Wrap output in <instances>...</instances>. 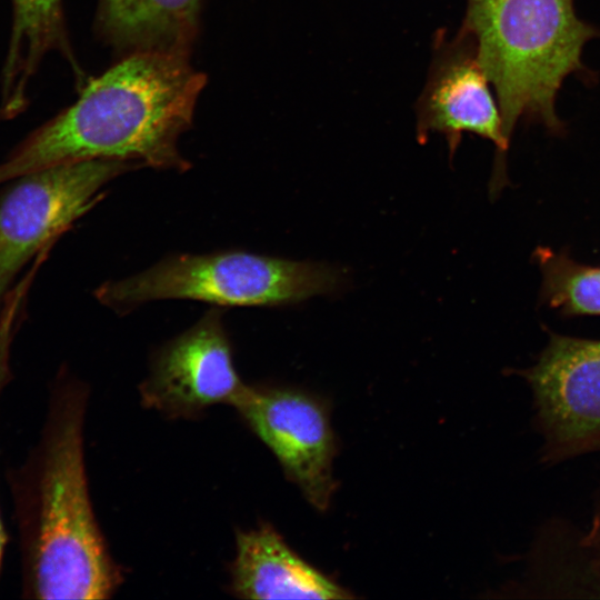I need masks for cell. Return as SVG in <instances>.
Segmentation results:
<instances>
[{
	"label": "cell",
	"mask_w": 600,
	"mask_h": 600,
	"mask_svg": "<svg viewBox=\"0 0 600 600\" xmlns=\"http://www.w3.org/2000/svg\"><path fill=\"white\" fill-rule=\"evenodd\" d=\"M344 282L343 272L329 264L232 251L170 257L141 273L104 282L94 294L118 312L160 299L269 307L334 293Z\"/></svg>",
	"instance_id": "4"
},
{
	"label": "cell",
	"mask_w": 600,
	"mask_h": 600,
	"mask_svg": "<svg viewBox=\"0 0 600 600\" xmlns=\"http://www.w3.org/2000/svg\"><path fill=\"white\" fill-rule=\"evenodd\" d=\"M87 402L83 383L60 377L39 441L8 473L27 599H109L122 580L89 494Z\"/></svg>",
	"instance_id": "1"
},
{
	"label": "cell",
	"mask_w": 600,
	"mask_h": 600,
	"mask_svg": "<svg viewBox=\"0 0 600 600\" xmlns=\"http://www.w3.org/2000/svg\"><path fill=\"white\" fill-rule=\"evenodd\" d=\"M24 294L20 291L11 292L7 299L6 309L0 321V397L10 379L9 354L11 339L14 333L16 319ZM7 544V532L0 513V572Z\"/></svg>",
	"instance_id": "15"
},
{
	"label": "cell",
	"mask_w": 600,
	"mask_h": 600,
	"mask_svg": "<svg viewBox=\"0 0 600 600\" xmlns=\"http://www.w3.org/2000/svg\"><path fill=\"white\" fill-rule=\"evenodd\" d=\"M463 36L467 47L454 44L450 48L439 61L422 97L419 138H426L430 131L444 133L452 157L461 133L469 131L491 140L503 153L509 141L503 133L499 107L474 48L470 49L471 41Z\"/></svg>",
	"instance_id": "9"
},
{
	"label": "cell",
	"mask_w": 600,
	"mask_h": 600,
	"mask_svg": "<svg viewBox=\"0 0 600 600\" xmlns=\"http://www.w3.org/2000/svg\"><path fill=\"white\" fill-rule=\"evenodd\" d=\"M206 81L189 57L159 51L124 54L0 162V183L92 159L184 171L190 162L177 142L192 123Z\"/></svg>",
	"instance_id": "2"
},
{
	"label": "cell",
	"mask_w": 600,
	"mask_h": 600,
	"mask_svg": "<svg viewBox=\"0 0 600 600\" xmlns=\"http://www.w3.org/2000/svg\"><path fill=\"white\" fill-rule=\"evenodd\" d=\"M541 298L564 316H600V267L578 263L566 253L538 248Z\"/></svg>",
	"instance_id": "14"
},
{
	"label": "cell",
	"mask_w": 600,
	"mask_h": 600,
	"mask_svg": "<svg viewBox=\"0 0 600 600\" xmlns=\"http://www.w3.org/2000/svg\"><path fill=\"white\" fill-rule=\"evenodd\" d=\"M462 33L494 87L508 141L520 118L562 128L557 93L566 77L586 70L582 48L599 36L573 0H468Z\"/></svg>",
	"instance_id": "3"
},
{
	"label": "cell",
	"mask_w": 600,
	"mask_h": 600,
	"mask_svg": "<svg viewBox=\"0 0 600 600\" xmlns=\"http://www.w3.org/2000/svg\"><path fill=\"white\" fill-rule=\"evenodd\" d=\"M130 161L92 159L24 174L0 199V302L30 259L102 198L112 179L139 168Z\"/></svg>",
	"instance_id": "5"
},
{
	"label": "cell",
	"mask_w": 600,
	"mask_h": 600,
	"mask_svg": "<svg viewBox=\"0 0 600 600\" xmlns=\"http://www.w3.org/2000/svg\"><path fill=\"white\" fill-rule=\"evenodd\" d=\"M580 542L589 556L594 569L600 574V493L594 508L590 528L580 532Z\"/></svg>",
	"instance_id": "16"
},
{
	"label": "cell",
	"mask_w": 600,
	"mask_h": 600,
	"mask_svg": "<svg viewBox=\"0 0 600 600\" xmlns=\"http://www.w3.org/2000/svg\"><path fill=\"white\" fill-rule=\"evenodd\" d=\"M247 384L239 377L217 309L158 350L139 391L143 406L191 419L214 404L233 406Z\"/></svg>",
	"instance_id": "8"
},
{
	"label": "cell",
	"mask_w": 600,
	"mask_h": 600,
	"mask_svg": "<svg viewBox=\"0 0 600 600\" xmlns=\"http://www.w3.org/2000/svg\"><path fill=\"white\" fill-rule=\"evenodd\" d=\"M528 590L560 597H600V574L580 542V532L553 523L537 537Z\"/></svg>",
	"instance_id": "13"
},
{
	"label": "cell",
	"mask_w": 600,
	"mask_h": 600,
	"mask_svg": "<svg viewBox=\"0 0 600 600\" xmlns=\"http://www.w3.org/2000/svg\"><path fill=\"white\" fill-rule=\"evenodd\" d=\"M11 32L2 74L18 84L32 81L46 56L72 60L61 0H11Z\"/></svg>",
	"instance_id": "12"
},
{
	"label": "cell",
	"mask_w": 600,
	"mask_h": 600,
	"mask_svg": "<svg viewBox=\"0 0 600 600\" xmlns=\"http://www.w3.org/2000/svg\"><path fill=\"white\" fill-rule=\"evenodd\" d=\"M232 407L306 500L326 511L337 483L336 440L324 403L293 388L247 384Z\"/></svg>",
	"instance_id": "7"
},
{
	"label": "cell",
	"mask_w": 600,
	"mask_h": 600,
	"mask_svg": "<svg viewBox=\"0 0 600 600\" xmlns=\"http://www.w3.org/2000/svg\"><path fill=\"white\" fill-rule=\"evenodd\" d=\"M230 590L244 599H349L352 594L300 558L269 524L236 531Z\"/></svg>",
	"instance_id": "10"
},
{
	"label": "cell",
	"mask_w": 600,
	"mask_h": 600,
	"mask_svg": "<svg viewBox=\"0 0 600 600\" xmlns=\"http://www.w3.org/2000/svg\"><path fill=\"white\" fill-rule=\"evenodd\" d=\"M518 373L532 393L542 463L600 452V340L551 334Z\"/></svg>",
	"instance_id": "6"
},
{
	"label": "cell",
	"mask_w": 600,
	"mask_h": 600,
	"mask_svg": "<svg viewBox=\"0 0 600 600\" xmlns=\"http://www.w3.org/2000/svg\"><path fill=\"white\" fill-rule=\"evenodd\" d=\"M200 10L201 0H100L96 26L123 56L159 51L189 57Z\"/></svg>",
	"instance_id": "11"
}]
</instances>
